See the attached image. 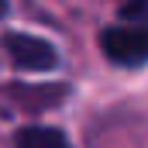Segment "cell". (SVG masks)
<instances>
[{
	"label": "cell",
	"instance_id": "cell-1",
	"mask_svg": "<svg viewBox=\"0 0 148 148\" xmlns=\"http://www.w3.org/2000/svg\"><path fill=\"white\" fill-rule=\"evenodd\" d=\"M100 52L117 69H141L148 62V31L145 24L117 21L100 31Z\"/></svg>",
	"mask_w": 148,
	"mask_h": 148
},
{
	"label": "cell",
	"instance_id": "cell-2",
	"mask_svg": "<svg viewBox=\"0 0 148 148\" xmlns=\"http://www.w3.org/2000/svg\"><path fill=\"white\" fill-rule=\"evenodd\" d=\"M0 45H3L10 66L21 69V73H52L62 62L59 48L48 38L31 35V31H7V35L0 38Z\"/></svg>",
	"mask_w": 148,
	"mask_h": 148
},
{
	"label": "cell",
	"instance_id": "cell-3",
	"mask_svg": "<svg viewBox=\"0 0 148 148\" xmlns=\"http://www.w3.org/2000/svg\"><path fill=\"white\" fill-rule=\"evenodd\" d=\"M3 93H7L17 107L38 114V110L59 107V103L69 97V86H66V83H10Z\"/></svg>",
	"mask_w": 148,
	"mask_h": 148
},
{
	"label": "cell",
	"instance_id": "cell-4",
	"mask_svg": "<svg viewBox=\"0 0 148 148\" xmlns=\"http://www.w3.org/2000/svg\"><path fill=\"white\" fill-rule=\"evenodd\" d=\"M14 148H73L62 127H48V124H28L14 134Z\"/></svg>",
	"mask_w": 148,
	"mask_h": 148
},
{
	"label": "cell",
	"instance_id": "cell-5",
	"mask_svg": "<svg viewBox=\"0 0 148 148\" xmlns=\"http://www.w3.org/2000/svg\"><path fill=\"white\" fill-rule=\"evenodd\" d=\"M7 7H10V0H0V17H7Z\"/></svg>",
	"mask_w": 148,
	"mask_h": 148
}]
</instances>
